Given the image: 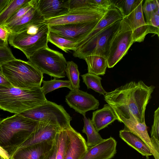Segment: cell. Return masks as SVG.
Instances as JSON below:
<instances>
[{
  "label": "cell",
  "instance_id": "cell-1",
  "mask_svg": "<svg viewBox=\"0 0 159 159\" xmlns=\"http://www.w3.org/2000/svg\"><path fill=\"white\" fill-rule=\"evenodd\" d=\"M155 87L147 85L142 81H132L104 95V100L117 117L126 118L129 113L141 123L145 122V113Z\"/></svg>",
  "mask_w": 159,
  "mask_h": 159
},
{
  "label": "cell",
  "instance_id": "cell-2",
  "mask_svg": "<svg viewBox=\"0 0 159 159\" xmlns=\"http://www.w3.org/2000/svg\"><path fill=\"white\" fill-rule=\"evenodd\" d=\"M39 121L15 114L0 122V146L10 157L34 132Z\"/></svg>",
  "mask_w": 159,
  "mask_h": 159
},
{
  "label": "cell",
  "instance_id": "cell-3",
  "mask_svg": "<svg viewBox=\"0 0 159 159\" xmlns=\"http://www.w3.org/2000/svg\"><path fill=\"white\" fill-rule=\"evenodd\" d=\"M47 101L40 86L22 89L0 85V108L4 111L20 114Z\"/></svg>",
  "mask_w": 159,
  "mask_h": 159
},
{
  "label": "cell",
  "instance_id": "cell-4",
  "mask_svg": "<svg viewBox=\"0 0 159 159\" xmlns=\"http://www.w3.org/2000/svg\"><path fill=\"white\" fill-rule=\"evenodd\" d=\"M49 26L43 22L30 24L18 32L10 33L8 43L21 51L27 59L38 50L48 46Z\"/></svg>",
  "mask_w": 159,
  "mask_h": 159
},
{
  "label": "cell",
  "instance_id": "cell-5",
  "mask_svg": "<svg viewBox=\"0 0 159 159\" xmlns=\"http://www.w3.org/2000/svg\"><path fill=\"white\" fill-rule=\"evenodd\" d=\"M0 66L3 75L13 86L22 89L41 87L43 74L28 61L15 58Z\"/></svg>",
  "mask_w": 159,
  "mask_h": 159
},
{
  "label": "cell",
  "instance_id": "cell-6",
  "mask_svg": "<svg viewBox=\"0 0 159 159\" xmlns=\"http://www.w3.org/2000/svg\"><path fill=\"white\" fill-rule=\"evenodd\" d=\"M28 59L43 74L56 79L66 76V59L62 53L48 46L37 51Z\"/></svg>",
  "mask_w": 159,
  "mask_h": 159
},
{
  "label": "cell",
  "instance_id": "cell-7",
  "mask_svg": "<svg viewBox=\"0 0 159 159\" xmlns=\"http://www.w3.org/2000/svg\"><path fill=\"white\" fill-rule=\"evenodd\" d=\"M121 20L115 22L90 38L74 52L73 56L84 59L87 56L95 55L106 59L111 43L120 27Z\"/></svg>",
  "mask_w": 159,
  "mask_h": 159
},
{
  "label": "cell",
  "instance_id": "cell-8",
  "mask_svg": "<svg viewBox=\"0 0 159 159\" xmlns=\"http://www.w3.org/2000/svg\"><path fill=\"white\" fill-rule=\"evenodd\" d=\"M20 114L38 121L47 123L64 129L71 126L72 117L60 105L48 101L44 104Z\"/></svg>",
  "mask_w": 159,
  "mask_h": 159
},
{
  "label": "cell",
  "instance_id": "cell-9",
  "mask_svg": "<svg viewBox=\"0 0 159 159\" xmlns=\"http://www.w3.org/2000/svg\"><path fill=\"white\" fill-rule=\"evenodd\" d=\"M134 43L132 31L123 19L111 43L106 58L107 67H113L125 55Z\"/></svg>",
  "mask_w": 159,
  "mask_h": 159
},
{
  "label": "cell",
  "instance_id": "cell-10",
  "mask_svg": "<svg viewBox=\"0 0 159 159\" xmlns=\"http://www.w3.org/2000/svg\"><path fill=\"white\" fill-rule=\"evenodd\" d=\"M107 10L102 8L73 9L62 16L45 19L43 22L50 26L89 22L100 19Z\"/></svg>",
  "mask_w": 159,
  "mask_h": 159
},
{
  "label": "cell",
  "instance_id": "cell-11",
  "mask_svg": "<svg viewBox=\"0 0 159 159\" xmlns=\"http://www.w3.org/2000/svg\"><path fill=\"white\" fill-rule=\"evenodd\" d=\"M100 19L85 23L50 26L49 30L77 43L86 37Z\"/></svg>",
  "mask_w": 159,
  "mask_h": 159
},
{
  "label": "cell",
  "instance_id": "cell-12",
  "mask_svg": "<svg viewBox=\"0 0 159 159\" xmlns=\"http://www.w3.org/2000/svg\"><path fill=\"white\" fill-rule=\"evenodd\" d=\"M65 101L71 108L83 116L98 108L99 101L93 95L79 89H72L66 96Z\"/></svg>",
  "mask_w": 159,
  "mask_h": 159
},
{
  "label": "cell",
  "instance_id": "cell-13",
  "mask_svg": "<svg viewBox=\"0 0 159 159\" xmlns=\"http://www.w3.org/2000/svg\"><path fill=\"white\" fill-rule=\"evenodd\" d=\"M143 1V0H141L133 11L123 18L132 31L134 42H143L146 35L149 33L142 10Z\"/></svg>",
  "mask_w": 159,
  "mask_h": 159
},
{
  "label": "cell",
  "instance_id": "cell-14",
  "mask_svg": "<svg viewBox=\"0 0 159 159\" xmlns=\"http://www.w3.org/2000/svg\"><path fill=\"white\" fill-rule=\"evenodd\" d=\"M68 138L64 159H80L88 150L84 138L71 126L67 128Z\"/></svg>",
  "mask_w": 159,
  "mask_h": 159
},
{
  "label": "cell",
  "instance_id": "cell-15",
  "mask_svg": "<svg viewBox=\"0 0 159 159\" xmlns=\"http://www.w3.org/2000/svg\"><path fill=\"white\" fill-rule=\"evenodd\" d=\"M61 129L57 126L39 121L35 130L29 138L17 149L37 143L53 141L57 133Z\"/></svg>",
  "mask_w": 159,
  "mask_h": 159
},
{
  "label": "cell",
  "instance_id": "cell-16",
  "mask_svg": "<svg viewBox=\"0 0 159 159\" xmlns=\"http://www.w3.org/2000/svg\"><path fill=\"white\" fill-rule=\"evenodd\" d=\"M117 142L110 137L88 150L80 159H111L116 153Z\"/></svg>",
  "mask_w": 159,
  "mask_h": 159
},
{
  "label": "cell",
  "instance_id": "cell-17",
  "mask_svg": "<svg viewBox=\"0 0 159 159\" xmlns=\"http://www.w3.org/2000/svg\"><path fill=\"white\" fill-rule=\"evenodd\" d=\"M54 141L20 148L10 157V159H43L52 148Z\"/></svg>",
  "mask_w": 159,
  "mask_h": 159
},
{
  "label": "cell",
  "instance_id": "cell-18",
  "mask_svg": "<svg viewBox=\"0 0 159 159\" xmlns=\"http://www.w3.org/2000/svg\"><path fill=\"white\" fill-rule=\"evenodd\" d=\"M118 120L124 125V129L129 131L136 134L143 140L151 149L155 159L156 155L147 130L145 122H139L131 113L125 118L120 116L118 117Z\"/></svg>",
  "mask_w": 159,
  "mask_h": 159
},
{
  "label": "cell",
  "instance_id": "cell-19",
  "mask_svg": "<svg viewBox=\"0 0 159 159\" xmlns=\"http://www.w3.org/2000/svg\"><path fill=\"white\" fill-rule=\"evenodd\" d=\"M37 6L45 20L67 13L69 11V0H38Z\"/></svg>",
  "mask_w": 159,
  "mask_h": 159
},
{
  "label": "cell",
  "instance_id": "cell-20",
  "mask_svg": "<svg viewBox=\"0 0 159 159\" xmlns=\"http://www.w3.org/2000/svg\"><path fill=\"white\" fill-rule=\"evenodd\" d=\"M123 19V17L119 11L112 4V7L107 10L93 30L86 37L76 43L75 47L76 50L106 27Z\"/></svg>",
  "mask_w": 159,
  "mask_h": 159
},
{
  "label": "cell",
  "instance_id": "cell-21",
  "mask_svg": "<svg viewBox=\"0 0 159 159\" xmlns=\"http://www.w3.org/2000/svg\"><path fill=\"white\" fill-rule=\"evenodd\" d=\"M37 2L38 1L36 4L21 18L4 26L9 34L16 33L32 24L43 21L44 18L38 9Z\"/></svg>",
  "mask_w": 159,
  "mask_h": 159
},
{
  "label": "cell",
  "instance_id": "cell-22",
  "mask_svg": "<svg viewBox=\"0 0 159 159\" xmlns=\"http://www.w3.org/2000/svg\"><path fill=\"white\" fill-rule=\"evenodd\" d=\"M118 118L114 110L108 104L104 105L102 109L93 111L91 120L93 125L98 132L107 127Z\"/></svg>",
  "mask_w": 159,
  "mask_h": 159
},
{
  "label": "cell",
  "instance_id": "cell-23",
  "mask_svg": "<svg viewBox=\"0 0 159 159\" xmlns=\"http://www.w3.org/2000/svg\"><path fill=\"white\" fill-rule=\"evenodd\" d=\"M121 139L128 145L148 158L152 155V152L146 143L132 132L123 129L119 131Z\"/></svg>",
  "mask_w": 159,
  "mask_h": 159
},
{
  "label": "cell",
  "instance_id": "cell-24",
  "mask_svg": "<svg viewBox=\"0 0 159 159\" xmlns=\"http://www.w3.org/2000/svg\"><path fill=\"white\" fill-rule=\"evenodd\" d=\"M88 66V73L97 75H104L106 73L107 63L106 59L98 55H90L84 59Z\"/></svg>",
  "mask_w": 159,
  "mask_h": 159
},
{
  "label": "cell",
  "instance_id": "cell-25",
  "mask_svg": "<svg viewBox=\"0 0 159 159\" xmlns=\"http://www.w3.org/2000/svg\"><path fill=\"white\" fill-rule=\"evenodd\" d=\"M83 116L84 126L82 132L87 135V140L86 143L87 146L91 147L102 142L104 139L102 138L97 130L91 120L87 118L85 115Z\"/></svg>",
  "mask_w": 159,
  "mask_h": 159
},
{
  "label": "cell",
  "instance_id": "cell-26",
  "mask_svg": "<svg viewBox=\"0 0 159 159\" xmlns=\"http://www.w3.org/2000/svg\"><path fill=\"white\" fill-rule=\"evenodd\" d=\"M48 42L53 44L58 48L67 52L70 51L75 52L76 41L61 36L49 30L48 36Z\"/></svg>",
  "mask_w": 159,
  "mask_h": 159
},
{
  "label": "cell",
  "instance_id": "cell-27",
  "mask_svg": "<svg viewBox=\"0 0 159 159\" xmlns=\"http://www.w3.org/2000/svg\"><path fill=\"white\" fill-rule=\"evenodd\" d=\"M81 76L83 82L86 84L88 89H91L100 94L104 95L107 93L102 86L101 77L88 73L82 75Z\"/></svg>",
  "mask_w": 159,
  "mask_h": 159
},
{
  "label": "cell",
  "instance_id": "cell-28",
  "mask_svg": "<svg viewBox=\"0 0 159 159\" xmlns=\"http://www.w3.org/2000/svg\"><path fill=\"white\" fill-rule=\"evenodd\" d=\"M30 0H11L7 6L0 13V25L4 27L7 21L20 7Z\"/></svg>",
  "mask_w": 159,
  "mask_h": 159
},
{
  "label": "cell",
  "instance_id": "cell-29",
  "mask_svg": "<svg viewBox=\"0 0 159 159\" xmlns=\"http://www.w3.org/2000/svg\"><path fill=\"white\" fill-rule=\"evenodd\" d=\"M66 74L70 82L72 89H79L80 73L78 65L72 61H67Z\"/></svg>",
  "mask_w": 159,
  "mask_h": 159
},
{
  "label": "cell",
  "instance_id": "cell-30",
  "mask_svg": "<svg viewBox=\"0 0 159 159\" xmlns=\"http://www.w3.org/2000/svg\"><path fill=\"white\" fill-rule=\"evenodd\" d=\"M141 0H111L113 6L119 11L123 18L128 16Z\"/></svg>",
  "mask_w": 159,
  "mask_h": 159
},
{
  "label": "cell",
  "instance_id": "cell-31",
  "mask_svg": "<svg viewBox=\"0 0 159 159\" xmlns=\"http://www.w3.org/2000/svg\"><path fill=\"white\" fill-rule=\"evenodd\" d=\"M159 107L155 111L154 121L151 131L150 139L154 148L156 159H159Z\"/></svg>",
  "mask_w": 159,
  "mask_h": 159
},
{
  "label": "cell",
  "instance_id": "cell-32",
  "mask_svg": "<svg viewBox=\"0 0 159 159\" xmlns=\"http://www.w3.org/2000/svg\"><path fill=\"white\" fill-rule=\"evenodd\" d=\"M42 83L43 84L41 87V89L45 96L48 93L62 87H66L70 90L72 89L70 82L68 80H57L54 78L49 80H43Z\"/></svg>",
  "mask_w": 159,
  "mask_h": 159
},
{
  "label": "cell",
  "instance_id": "cell-33",
  "mask_svg": "<svg viewBox=\"0 0 159 159\" xmlns=\"http://www.w3.org/2000/svg\"><path fill=\"white\" fill-rule=\"evenodd\" d=\"M67 128L61 129L57 134L55 142L57 146L56 159H64L68 135Z\"/></svg>",
  "mask_w": 159,
  "mask_h": 159
},
{
  "label": "cell",
  "instance_id": "cell-34",
  "mask_svg": "<svg viewBox=\"0 0 159 159\" xmlns=\"http://www.w3.org/2000/svg\"><path fill=\"white\" fill-rule=\"evenodd\" d=\"M37 1L30 0L23 5L7 21L4 26L12 23L22 17L36 4Z\"/></svg>",
  "mask_w": 159,
  "mask_h": 159
},
{
  "label": "cell",
  "instance_id": "cell-35",
  "mask_svg": "<svg viewBox=\"0 0 159 159\" xmlns=\"http://www.w3.org/2000/svg\"><path fill=\"white\" fill-rule=\"evenodd\" d=\"M142 10L145 14L146 23L147 24L152 15L159 11V0H145L143 5H142Z\"/></svg>",
  "mask_w": 159,
  "mask_h": 159
},
{
  "label": "cell",
  "instance_id": "cell-36",
  "mask_svg": "<svg viewBox=\"0 0 159 159\" xmlns=\"http://www.w3.org/2000/svg\"><path fill=\"white\" fill-rule=\"evenodd\" d=\"M99 7L92 3L91 0H69V11L80 8H97Z\"/></svg>",
  "mask_w": 159,
  "mask_h": 159
},
{
  "label": "cell",
  "instance_id": "cell-37",
  "mask_svg": "<svg viewBox=\"0 0 159 159\" xmlns=\"http://www.w3.org/2000/svg\"><path fill=\"white\" fill-rule=\"evenodd\" d=\"M15 58V57L8 46L0 47V65Z\"/></svg>",
  "mask_w": 159,
  "mask_h": 159
},
{
  "label": "cell",
  "instance_id": "cell-38",
  "mask_svg": "<svg viewBox=\"0 0 159 159\" xmlns=\"http://www.w3.org/2000/svg\"><path fill=\"white\" fill-rule=\"evenodd\" d=\"M92 3L98 7L107 10L112 6L111 0H91Z\"/></svg>",
  "mask_w": 159,
  "mask_h": 159
},
{
  "label": "cell",
  "instance_id": "cell-39",
  "mask_svg": "<svg viewBox=\"0 0 159 159\" xmlns=\"http://www.w3.org/2000/svg\"><path fill=\"white\" fill-rule=\"evenodd\" d=\"M57 152V146L55 140L52 148L47 153L43 159H56Z\"/></svg>",
  "mask_w": 159,
  "mask_h": 159
},
{
  "label": "cell",
  "instance_id": "cell-40",
  "mask_svg": "<svg viewBox=\"0 0 159 159\" xmlns=\"http://www.w3.org/2000/svg\"><path fill=\"white\" fill-rule=\"evenodd\" d=\"M9 33L7 30L0 25V39L8 43Z\"/></svg>",
  "mask_w": 159,
  "mask_h": 159
},
{
  "label": "cell",
  "instance_id": "cell-41",
  "mask_svg": "<svg viewBox=\"0 0 159 159\" xmlns=\"http://www.w3.org/2000/svg\"><path fill=\"white\" fill-rule=\"evenodd\" d=\"M0 85L6 86H12L3 75L0 65Z\"/></svg>",
  "mask_w": 159,
  "mask_h": 159
},
{
  "label": "cell",
  "instance_id": "cell-42",
  "mask_svg": "<svg viewBox=\"0 0 159 159\" xmlns=\"http://www.w3.org/2000/svg\"><path fill=\"white\" fill-rule=\"evenodd\" d=\"M11 0H0V13L9 4Z\"/></svg>",
  "mask_w": 159,
  "mask_h": 159
},
{
  "label": "cell",
  "instance_id": "cell-43",
  "mask_svg": "<svg viewBox=\"0 0 159 159\" xmlns=\"http://www.w3.org/2000/svg\"><path fill=\"white\" fill-rule=\"evenodd\" d=\"M0 156L5 159H10L7 152L0 146Z\"/></svg>",
  "mask_w": 159,
  "mask_h": 159
},
{
  "label": "cell",
  "instance_id": "cell-44",
  "mask_svg": "<svg viewBox=\"0 0 159 159\" xmlns=\"http://www.w3.org/2000/svg\"><path fill=\"white\" fill-rule=\"evenodd\" d=\"M8 46V43L0 39V47H5Z\"/></svg>",
  "mask_w": 159,
  "mask_h": 159
},
{
  "label": "cell",
  "instance_id": "cell-45",
  "mask_svg": "<svg viewBox=\"0 0 159 159\" xmlns=\"http://www.w3.org/2000/svg\"><path fill=\"white\" fill-rule=\"evenodd\" d=\"M0 159H5L0 156Z\"/></svg>",
  "mask_w": 159,
  "mask_h": 159
},
{
  "label": "cell",
  "instance_id": "cell-46",
  "mask_svg": "<svg viewBox=\"0 0 159 159\" xmlns=\"http://www.w3.org/2000/svg\"><path fill=\"white\" fill-rule=\"evenodd\" d=\"M1 121V118H0V122Z\"/></svg>",
  "mask_w": 159,
  "mask_h": 159
}]
</instances>
